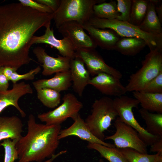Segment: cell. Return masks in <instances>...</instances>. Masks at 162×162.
<instances>
[{"mask_svg": "<svg viewBox=\"0 0 162 162\" xmlns=\"http://www.w3.org/2000/svg\"><path fill=\"white\" fill-rule=\"evenodd\" d=\"M20 3L0 5V66L18 69L29 64L31 42L36 32L53 19Z\"/></svg>", "mask_w": 162, "mask_h": 162, "instance_id": "obj_1", "label": "cell"}, {"mask_svg": "<svg viewBox=\"0 0 162 162\" xmlns=\"http://www.w3.org/2000/svg\"><path fill=\"white\" fill-rule=\"evenodd\" d=\"M61 125L37 123L33 115H29L27 132L17 142L18 162H42L55 154L59 143Z\"/></svg>", "mask_w": 162, "mask_h": 162, "instance_id": "obj_2", "label": "cell"}, {"mask_svg": "<svg viewBox=\"0 0 162 162\" xmlns=\"http://www.w3.org/2000/svg\"><path fill=\"white\" fill-rule=\"evenodd\" d=\"M88 23L97 28L111 29L121 37L141 38L146 41L150 50H156L162 51V34L146 32L142 30L139 26L128 22L116 19L109 20L101 19L94 16Z\"/></svg>", "mask_w": 162, "mask_h": 162, "instance_id": "obj_3", "label": "cell"}, {"mask_svg": "<svg viewBox=\"0 0 162 162\" xmlns=\"http://www.w3.org/2000/svg\"><path fill=\"white\" fill-rule=\"evenodd\" d=\"M104 0H61L59 6L53 13V19L58 28L63 23L74 21L80 24L88 23L94 15L93 7Z\"/></svg>", "mask_w": 162, "mask_h": 162, "instance_id": "obj_4", "label": "cell"}, {"mask_svg": "<svg viewBox=\"0 0 162 162\" xmlns=\"http://www.w3.org/2000/svg\"><path fill=\"white\" fill-rule=\"evenodd\" d=\"M118 116L113 99L104 96L95 100L92 105L91 113L85 121L92 134L99 140L105 141V131Z\"/></svg>", "mask_w": 162, "mask_h": 162, "instance_id": "obj_5", "label": "cell"}, {"mask_svg": "<svg viewBox=\"0 0 162 162\" xmlns=\"http://www.w3.org/2000/svg\"><path fill=\"white\" fill-rule=\"evenodd\" d=\"M142 66L130 76L125 86L127 92L141 91L148 82L162 72V51L150 50L142 62Z\"/></svg>", "mask_w": 162, "mask_h": 162, "instance_id": "obj_6", "label": "cell"}, {"mask_svg": "<svg viewBox=\"0 0 162 162\" xmlns=\"http://www.w3.org/2000/svg\"><path fill=\"white\" fill-rule=\"evenodd\" d=\"M113 105L118 116L126 124L129 125L138 133L140 138L148 146H151L162 137L148 133L141 126L134 116L133 109L137 108L140 104L135 98L123 95L113 99Z\"/></svg>", "mask_w": 162, "mask_h": 162, "instance_id": "obj_7", "label": "cell"}, {"mask_svg": "<svg viewBox=\"0 0 162 162\" xmlns=\"http://www.w3.org/2000/svg\"><path fill=\"white\" fill-rule=\"evenodd\" d=\"M62 100V104L54 110L38 114L39 119L49 125H61L68 118L73 120L83 107L82 103L70 93L64 94Z\"/></svg>", "mask_w": 162, "mask_h": 162, "instance_id": "obj_8", "label": "cell"}, {"mask_svg": "<svg viewBox=\"0 0 162 162\" xmlns=\"http://www.w3.org/2000/svg\"><path fill=\"white\" fill-rule=\"evenodd\" d=\"M114 124L116 132L112 135L105 137L104 140H112L117 148H129L141 153H147V146L135 130L122 121L118 116Z\"/></svg>", "mask_w": 162, "mask_h": 162, "instance_id": "obj_9", "label": "cell"}, {"mask_svg": "<svg viewBox=\"0 0 162 162\" xmlns=\"http://www.w3.org/2000/svg\"><path fill=\"white\" fill-rule=\"evenodd\" d=\"M75 57L80 58L82 61L90 76H94L100 73H104L110 74L120 80L122 77V74L119 71L105 63L95 49H77L76 50Z\"/></svg>", "mask_w": 162, "mask_h": 162, "instance_id": "obj_10", "label": "cell"}, {"mask_svg": "<svg viewBox=\"0 0 162 162\" xmlns=\"http://www.w3.org/2000/svg\"><path fill=\"white\" fill-rule=\"evenodd\" d=\"M82 25L74 21L62 24L58 29L63 37L69 38L76 50L80 48L95 49L97 45L85 32Z\"/></svg>", "mask_w": 162, "mask_h": 162, "instance_id": "obj_11", "label": "cell"}, {"mask_svg": "<svg viewBox=\"0 0 162 162\" xmlns=\"http://www.w3.org/2000/svg\"><path fill=\"white\" fill-rule=\"evenodd\" d=\"M33 52L43 68L42 75L45 76L69 70L71 59L58 55L55 58L49 55L40 46L34 48Z\"/></svg>", "mask_w": 162, "mask_h": 162, "instance_id": "obj_12", "label": "cell"}, {"mask_svg": "<svg viewBox=\"0 0 162 162\" xmlns=\"http://www.w3.org/2000/svg\"><path fill=\"white\" fill-rule=\"evenodd\" d=\"M51 22L45 26L44 34L40 36L34 35L32 40V45L35 44H46L57 49L61 56L72 59L75 57L76 49L73 44L67 38L59 40L54 36L52 29L50 28Z\"/></svg>", "mask_w": 162, "mask_h": 162, "instance_id": "obj_13", "label": "cell"}, {"mask_svg": "<svg viewBox=\"0 0 162 162\" xmlns=\"http://www.w3.org/2000/svg\"><path fill=\"white\" fill-rule=\"evenodd\" d=\"M33 91L30 84L24 81L13 84L10 90L0 92V114L6 107L12 106L19 111L21 116L25 117L26 114L18 104L19 99L27 94H32Z\"/></svg>", "mask_w": 162, "mask_h": 162, "instance_id": "obj_14", "label": "cell"}, {"mask_svg": "<svg viewBox=\"0 0 162 162\" xmlns=\"http://www.w3.org/2000/svg\"><path fill=\"white\" fill-rule=\"evenodd\" d=\"M88 84L107 96L119 97L127 92L120 79L106 73H100L91 78Z\"/></svg>", "mask_w": 162, "mask_h": 162, "instance_id": "obj_15", "label": "cell"}, {"mask_svg": "<svg viewBox=\"0 0 162 162\" xmlns=\"http://www.w3.org/2000/svg\"><path fill=\"white\" fill-rule=\"evenodd\" d=\"M73 120L74 123L69 127L61 129L58 136L59 140L68 136H75L88 143L99 144L110 147H116L114 144L101 140L95 136L79 114Z\"/></svg>", "mask_w": 162, "mask_h": 162, "instance_id": "obj_16", "label": "cell"}, {"mask_svg": "<svg viewBox=\"0 0 162 162\" xmlns=\"http://www.w3.org/2000/svg\"><path fill=\"white\" fill-rule=\"evenodd\" d=\"M82 26L97 46L103 49L114 50L116 42L120 38L114 31L110 29L97 28L88 23Z\"/></svg>", "mask_w": 162, "mask_h": 162, "instance_id": "obj_17", "label": "cell"}, {"mask_svg": "<svg viewBox=\"0 0 162 162\" xmlns=\"http://www.w3.org/2000/svg\"><path fill=\"white\" fill-rule=\"evenodd\" d=\"M74 91L79 96H81L84 91L88 85L91 79L90 75L82 61L75 57L71 60L69 69Z\"/></svg>", "mask_w": 162, "mask_h": 162, "instance_id": "obj_18", "label": "cell"}, {"mask_svg": "<svg viewBox=\"0 0 162 162\" xmlns=\"http://www.w3.org/2000/svg\"><path fill=\"white\" fill-rule=\"evenodd\" d=\"M70 70L55 74L54 76L48 79H41L34 81L33 86L36 90L48 88L59 92L67 91L72 85Z\"/></svg>", "mask_w": 162, "mask_h": 162, "instance_id": "obj_19", "label": "cell"}, {"mask_svg": "<svg viewBox=\"0 0 162 162\" xmlns=\"http://www.w3.org/2000/svg\"><path fill=\"white\" fill-rule=\"evenodd\" d=\"M23 126L17 116H0V141L6 139L19 140L22 136Z\"/></svg>", "mask_w": 162, "mask_h": 162, "instance_id": "obj_20", "label": "cell"}, {"mask_svg": "<svg viewBox=\"0 0 162 162\" xmlns=\"http://www.w3.org/2000/svg\"><path fill=\"white\" fill-rule=\"evenodd\" d=\"M147 46L143 39L137 37H121L116 42L114 50L122 55L135 56Z\"/></svg>", "mask_w": 162, "mask_h": 162, "instance_id": "obj_21", "label": "cell"}, {"mask_svg": "<svg viewBox=\"0 0 162 162\" xmlns=\"http://www.w3.org/2000/svg\"><path fill=\"white\" fill-rule=\"evenodd\" d=\"M142 108L149 111L162 113V93H153L135 91L132 92Z\"/></svg>", "mask_w": 162, "mask_h": 162, "instance_id": "obj_22", "label": "cell"}, {"mask_svg": "<svg viewBox=\"0 0 162 162\" xmlns=\"http://www.w3.org/2000/svg\"><path fill=\"white\" fill-rule=\"evenodd\" d=\"M139 27L142 30L147 33L162 34V24L155 11L154 0H149L146 14Z\"/></svg>", "mask_w": 162, "mask_h": 162, "instance_id": "obj_23", "label": "cell"}, {"mask_svg": "<svg viewBox=\"0 0 162 162\" xmlns=\"http://www.w3.org/2000/svg\"><path fill=\"white\" fill-rule=\"evenodd\" d=\"M139 112L145 121L147 131L153 135L162 137V113H152L142 108Z\"/></svg>", "mask_w": 162, "mask_h": 162, "instance_id": "obj_24", "label": "cell"}, {"mask_svg": "<svg viewBox=\"0 0 162 162\" xmlns=\"http://www.w3.org/2000/svg\"><path fill=\"white\" fill-rule=\"evenodd\" d=\"M87 147L98 152L101 157L109 162H128L124 156L116 147H110L96 143H88Z\"/></svg>", "mask_w": 162, "mask_h": 162, "instance_id": "obj_25", "label": "cell"}, {"mask_svg": "<svg viewBox=\"0 0 162 162\" xmlns=\"http://www.w3.org/2000/svg\"><path fill=\"white\" fill-rule=\"evenodd\" d=\"M93 10L94 16L101 19L112 20L116 19L119 15L115 1L96 4L93 6Z\"/></svg>", "mask_w": 162, "mask_h": 162, "instance_id": "obj_26", "label": "cell"}, {"mask_svg": "<svg viewBox=\"0 0 162 162\" xmlns=\"http://www.w3.org/2000/svg\"><path fill=\"white\" fill-rule=\"evenodd\" d=\"M149 0H132L129 22L139 26L146 14Z\"/></svg>", "mask_w": 162, "mask_h": 162, "instance_id": "obj_27", "label": "cell"}, {"mask_svg": "<svg viewBox=\"0 0 162 162\" xmlns=\"http://www.w3.org/2000/svg\"><path fill=\"white\" fill-rule=\"evenodd\" d=\"M38 98L45 106L50 108H56L61 102L60 92L48 88L36 90Z\"/></svg>", "mask_w": 162, "mask_h": 162, "instance_id": "obj_28", "label": "cell"}, {"mask_svg": "<svg viewBox=\"0 0 162 162\" xmlns=\"http://www.w3.org/2000/svg\"><path fill=\"white\" fill-rule=\"evenodd\" d=\"M119 149L128 162H155L160 153L150 154L147 153H141L129 148H120Z\"/></svg>", "mask_w": 162, "mask_h": 162, "instance_id": "obj_29", "label": "cell"}, {"mask_svg": "<svg viewBox=\"0 0 162 162\" xmlns=\"http://www.w3.org/2000/svg\"><path fill=\"white\" fill-rule=\"evenodd\" d=\"M18 140L6 139L3 140L0 144L4 149V162H14L18 159V154L16 147Z\"/></svg>", "mask_w": 162, "mask_h": 162, "instance_id": "obj_30", "label": "cell"}, {"mask_svg": "<svg viewBox=\"0 0 162 162\" xmlns=\"http://www.w3.org/2000/svg\"><path fill=\"white\" fill-rule=\"evenodd\" d=\"M116 2L117 10L119 15L116 19L128 22L130 18L132 0H116Z\"/></svg>", "mask_w": 162, "mask_h": 162, "instance_id": "obj_31", "label": "cell"}, {"mask_svg": "<svg viewBox=\"0 0 162 162\" xmlns=\"http://www.w3.org/2000/svg\"><path fill=\"white\" fill-rule=\"evenodd\" d=\"M140 91L153 93H162V72L147 83Z\"/></svg>", "mask_w": 162, "mask_h": 162, "instance_id": "obj_32", "label": "cell"}, {"mask_svg": "<svg viewBox=\"0 0 162 162\" xmlns=\"http://www.w3.org/2000/svg\"><path fill=\"white\" fill-rule=\"evenodd\" d=\"M41 70L40 67L38 66L25 74H20L16 72L13 74L8 80L11 81L13 84L16 83L18 81L22 80H32L34 79L35 76L40 72Z\"/></svg>", "mask_w": 162, "mask_h": 162, "instance_id": "obj_33", "label": "cell"}, {"mask_svg": "<svg viewBox=\"0 0 162 162\" xmlns=\"http://www.w3.org/2000/svg\"><path fill=\"white\" fill-rule=\"evenodd\" d=\"M18 1L22 5L39 12L49 14L54 13L50 8L35 0H19Z\"/></svg>", "mask_w": 162, "mask_h": 162, "instance_id": "obj_34", "label": "cell"}, {"mask_svg": "<svg viewBox=\"0 0 162 162\" xmlns=\"http://www.w3.org/2000/svg\"><path fill=\"white\" fill-rule=\"evenodd\" d=\"M38 2L50 8L54 13L58 8L61 0H35Z\"/></svg>", "mask_w": 162, "mask_h": 162, "instance_id": "obj_35", "label": "cell"}, {"mask_svg": "<svg viewBox=\"0 0 162 162\" xmlns=\"http://www.w3.org/2000/svg\"><path fill=\"white\" fill-rule=\"evenodd\" d=\"M3 66H0V92L8 90L9 84V80L3 72Z\"/></svg>", "mask_w": 162, "mask_h": 162, "instance_id": "obj_36", "label": "cell"}, {"mask_svg": "<svg viewBox=\"0 0 162 162\" xmlns=\"http://www.w3.org/2000/svg\"><path fill=\"white\" fill-rule=\"evenodd\" d=\"M155 4V10L161 22L162 23V3L161 1L159 0H154Z\"/></svg>", "mask_w": 162, "mask_h": 162, "instance_id": "obj_37", "label": "cell"}, {"mask_svg": "<svg viewBox=\"0 0 162 162\" xmlns=\"http://www.w3.org/2000/svg\"><path fill=\"white\" fill-rule=\"evenodd\" d=\"M150 146V151L151 152H162V137L160 138Z\"/></svg>", "mask_w": 162, "mask_h": 162, "instance_id": "obj_38", "label": "cell"}, {"mask_svg": "<svg viewBox=\"0 0 162 162\" xmlns=\"http://www.w3.org/2000/svg\"><path fill=\"white\" fill-rule=\"evenodd\" d=\"M3 66V72L4 75L8 79L14 72L18 70L16 68L9 66Z\"/></svg>", "mask_w": 162, "mask_h": 162, "instance_id": "obj_39", "label": "cell"}, {"mask_svg": "<svg viewBox=\"0 0 162 162\" xmlns=\"http://www.w3.org/2000/svg\"><path fill=\"white\" fill-rule=\"evenodd\" d=\"M67 152V151L64 150L56 154H55L51 158L48 159L47 160L44 161L42 162H52L55 159L57 158L59 156L66 153Z\"/></svg>", "mask_w": 162, "mask_h": 162, "instance_id": "obj_40", "label": "cell"}, {"mask_svg": "<svg viewBox=\"0 0 162 162\" xmlns=\"http://www.w3.org/2000/svg\"><path fill=\"white\" fill-rule=\"evenodd\" d=\"M155 162H162V152L159 153Z\"/></svg>", "mask_w": 162, "mask_h": 162, "instance_id": "obj_41", "label": "cell"}, {"mask_svg": "<svg viewBox=\"0 0 162 162\" xmlns=\"http://www.w3.org/2000/svg\"><path fill=\"white\" fill-rule=\"evenodd\" d=\"M99 162H104L102 159H100L99 160Z\"/></svg>", "mask_w": 162, "mask_h": 162, "instance_id": "obj_42", "label": "cell"}]
</instances>
